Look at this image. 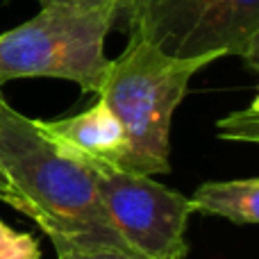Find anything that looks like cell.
Listing matches in <instances>:
<instances>
[{
  "label": "cell",
  "instance_id": "obj_8",
  "mask_svg": "<svg viewBox=\"0 0 259 259\" xmlns=\"http://www.w3.org/2000/svg\"><path fill=\"white\" fill-rule=\"evenodd\" d=\"M219 127V137L228 139V141H248L257 143L259 139V109H257V96L246 109L232 112L230 116L221 118L216 123Z\"/></svg>",
  "mask_w": 259,
  "mask_h": 259
},
{
  "label": "cell",
  "instance_id": "obj_3",
  "mask_svg": "<svg viewBox=\"0 0 259 259\" xmlns=\"http://www.w3.org/2000/svg\"><path fill=\"white\" fill-rule=\"evenodd\" d=\"M118 9H80L44 5L36 16L0 34V84L23 77L75 82L82 94L98 96L112 59L105 39Z\"/></svg>",
  "mask_w": 259,
  "mask_h": 259
},
{
  "label": "cell",
  "instance_id": "obj_7",
  "mask_svg": "<svg viewBox=\"0 0 259 259\" xmlns=\"http://www.w3.org/2000/svg\"><path fill=\"white\" fill-rule=\"evenodd\" d=\"M191 211L223 216L237 225H257L259 221V180L205 182L189 198Z\"/></svg>",
  "mask_w": 259,
  "mask_h": 259
},
{
  "label": "cell",
  "instance_id": "obj_9",
  "mask_svg": "<svg viewBox=\"0 0 259 259\" xmlns=\"http://www.w3.org/2000/svg\"><path fill=\"white\" fill-rule=\"evenodd\" d=\"M0 259H41L39 243L32 234L16 232L0 221Z\"/></svg>",
  "mask_w": 259,
  "mask_h": 259
},
{
  "label": "cell",
  "instance_id": "obj_2",
  "mask_svg": "<svg viewBox=\"0 0 259 259\" xmlns=\"http://www.w3.org/2000/svg\"><path fill=\"white\" fill-rule=\"evenodd\" d=\"M127 36L125 50L109 62L98 98L125 134V155L118 168L152 178L170 170V123L189 82L219 57H173L141 36Z\"/></svg>",
  "mask_w": 259,
  "mask_h": 259
},
{
  "label": "cell",
  "instance_id": "obj_5",
  "mask_svg": "<svg viewBox=\"0 0 259 259\" xmlns=\"http://www.w3.org/2000/svg\"><path fill=\"white\" fill-rule=\"evenodd\" d=\"M91 168L100 200L116 230L146 259H184L189 198L150 175H139L112 164L84 161Z\"/></svg>",
  "mask_w": 259,
  "mask_h": 259
},
{
  "label": "cell",
  "instance_id": "obj_1",
  "mask_svg": "<svg viewBox=\"0 0 259 259\" xmlns=\"http://www.w3.org/2000/svg\"><path fill=\"white\" fill-rule=\"evenodd\" d=\"M0 200L32 219L48 237L105 246L146 259L116 230L91 168L57 148L36 121L0 96Z\"/></svg>",
  "mask_w": 259,
  "mask_h": 259
},
{
  "label": "cell",
  "instance_id": "obj_10",
  "mask_svg": "<svg viewBox=\"0 0 259 259\" xmlns=\"http://www.w3.org/2000/svg\"><path fill=\"white\" fill-rule=\"evenodd\" d=\"M55 246L57 259H134L125 255V252H118L114 248H105V246H82V243L68 241L62 237H48Z\"/></svg>",
  "mask_w": 259,
  "mask_h": 259
},
{
  "label": "cell",
  "instance_id": "obj_11",
  "mask_svg": "<svg viewBox=\"0 0 259 259\" xmlns=\"http://www.w3.org/2000/svg\"><path fill=\"white\" fill-rule=\"evenodd\" d=\"M44 5H68V7H80V9H103L114 7L118 9L123 0H41Z\"/></svg>",
  "mask_w": 259,
  "mask_h": 259
},
{
  "label": "cell",
  "instance_id": "obj_6",
  "mask_svg": "<svg viewBox=\"0 0 259 259\" xmlns=\"http://www.w3.org/2000/svg\"><path fill=\"white\" fill-rule=\"evenodd\" d=\"M36 125L57 148L82 161L118 166L125 155V134L121 123L100 98L94 107L77 116L36 121Z\"/></svg>",
  "mask_w": 259,
  "mask_h": 259
},
{
  "label": "cell",
  "instance_id": "obj_4",
  "mask_svg": "<svg viewBox=\"0 0 259 259\" xmlns=\"http://www.w3.org/2000/svg\"><path fill=\"white\" fill-rule=\"evenodd\" d=\"M118 16L166 55H234L259 68V0H123Z\"/></svg>",
  "mask_w": 259,
  "mask_h": 259
}]
</instances>
